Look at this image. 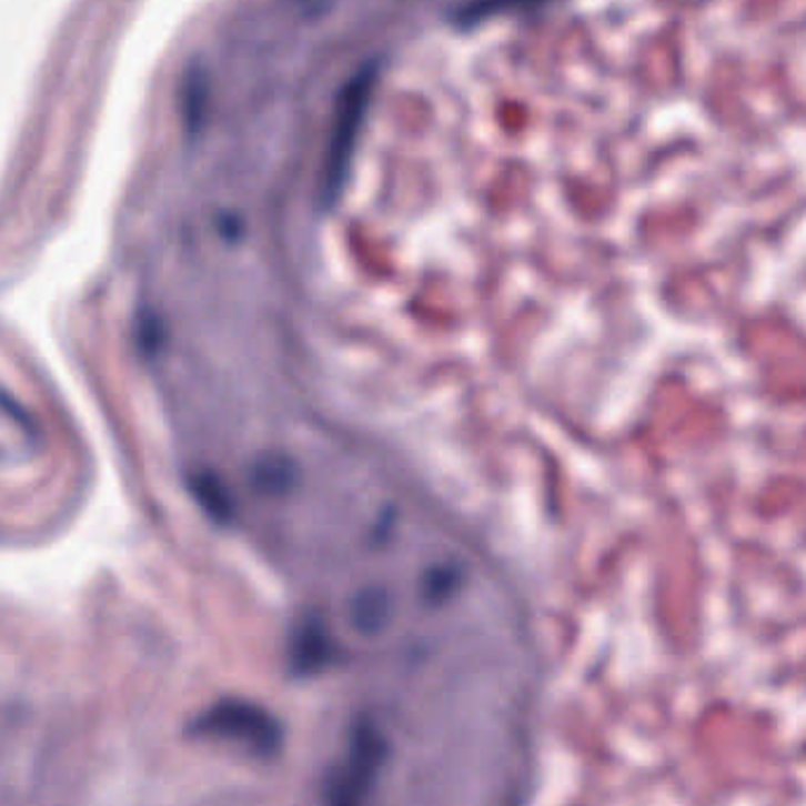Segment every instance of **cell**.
<instances>
[{"instance_id":"6da1fadb","label":"cell","mask_w":806,"mask_h":806,"mask_svg":"<svg viewBox=\"0 0 806 806\" xmlns=\"http://www.w3.org/2000/svg\"><path fill=\"white\" fill-rule=\"evenodd\" d=\"M192 736L242 743L259 755L278 753L282 726L261 705L240 698H225L206 707L190 722Z\"/></svg>"},{"instance_id":"7a4b0ae2","label":"cell","mask_w":806,"mask_h":806,"mask_svg":"<svg viewBox=\"0 0 806 806\" xmlns=\"http://www.w3.org/2000/svg\"><path fill=\"white\" fill-rule=\"evenodd\" d=\"M386 759V743H383L379 728L360 719L351 731L345 759L329 783L326 804L329 806H364L370 797L381 764Z\"/></svg>"},{"instance_id":"3957f363","label":"cell","mask_w":806,"mask_h":806,"mask_svg":"<svg viewBox=\"0 0 806 806\" xmlns=\"http://www.w3.org/2000/svg\"><path fill=\"white\" fill-rule=\"evenodd\" d=\"M366 85H370V77H366V73H360L355 81H351V85H347V90L341 98L334 140H332V150H329V163H326V190L329 192L339 185V175L345 169V159H347V152H351L353 135L357 131V121L362 117V109L366 102Z\"/></svg>"},{"instance_id":"277c9868","label":"cell","mask_w":806,"mask_h":806,"mask_svg":"<svg viewBox=\"0 0 806 806\" xmlns=\"http://www.w3.org/2000/svg\"><path fill=\"white\" fill-rule=\"evenodd\" d=\"M334 641L318 617L305 619L291 638V669L296 674H315L329 665Z\"/></svg>"},{"instance_id":"5b68a950","label":"cell","mask_w":806,"mask_h":806,"mask_svg":"<svg viewBox=\"0 0 806 806\" xmlns=\"http://www.w3.org/2000/svg\"><path fill=\"white\" fill-rule=\"evenodd\" d=\"M391 615V598L389 592L379 590V586H366L355 598L351 606L353 625L364 634H376L386 627Z\"/></svg>"},{"instance_id":"8992f818","label":"cell","mask_w":806,"mask_h":806,"mask_svg":"<svg viewBox=\"0 0 806 806\" xmlns=\"http://www.w3.org/2000/svg\"><path fill=\"white\" fill-rule=\"evenodd\" d=\"M194 494L201 506H204L213 518L228 521L232 516V502L228 497V492L213 478V475H197Z\"/></svg>"}]
</instances>
